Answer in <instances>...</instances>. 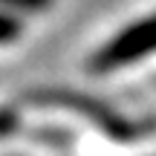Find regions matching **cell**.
Returning <instances> with one entry per match:
<instances>
[{
  "label": "cell",
  "instance_id": "1",
  "mask_svg": "<svg viewBox=\"0 0 156 156\" xmlns=\"http://www.w3.org/2000/svg\"><path fill=\"white\" fill-rule=\"evenodd\" d=\"M151 49H156V17L139 23V26H133V29H127L116 44L107 46V49L95 58V64H98V69L122 67L124 61H133V58L145 55V52H151Z\"/></svg>",
  "mask_w": 156,
  "mask_h": 156
}]
</instances>
